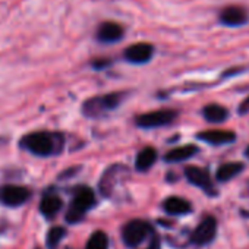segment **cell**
I'll return each mask as SVG.
<instances>
[{
    "label": "cell",
    "mask_w": 249,
    "mask_h": 249,
    "mask_svg": "<svg viewBox=\"0 0 249 249\" xmlns=\"http://www.w3.org/2000/svg\"><path fill=\"white\" fill-rule=\"evenodd\" d=\"M85 249H108V237L104 231L97 230L91 234Z\"/></svg>",
    "instance_id": "d6986e66"
},
{
    "label": "cell",
    "mask_w": 249,
    "mask_h": 249,
    "mask_svg": "<svg viewBox=\"0 0 249 249\" xmlns=\"http://www.w3.org/2000/svg\"><path fill=\"white\" fill-rule=\"evenodd\" d=\"M176 113L172 110H157V111H150L145 114H141L137 117V124L141 128H159L169 124L175 120Z\"/></svg>",
    "instance_id": "8992f818"
},
{
    "label": "cell",
    "mask_w": 249,
    "mask_h": 249,
    "mask_svg": "<svg viewBox=\"0 0 249 249\" xmlns=\"http://www.w3.org/2000/svg\"><path fill=\"white\" fill-rule=\"evenodd\" d=\"M65 137L59 132L38 131L27 134L21 138L19 147L37 157H50L62 153Z\"/></svg>",
    "instance_id": "6da1fadb"
},
{
    "label": "cell",
    "mask_w": 249,
    "mask_h": 249,
    "mask_svg": "<svg viewBox=\"0 0 249 249\" xmlns=\"http://www.w3.org/2000/svg\"><path fill=\"white\" fill-rule=\"evenodd\" d=\"M95 202V195H94V191L88 186H81L75 191V195H73V199L68 208V213H66V221L71 223V224H75V223H79L87 211L94 205Z\"/></svg>",
    "instance_id": "7a4b0ae2"
},
{
    "label": "cell",
    "mask_w": 249,
    "mask_h": 249,
    "mask_svg": "<svg viewBox=\"0 0 249 249\" xmlns=\"http://www.w3.org/2000/svg\"><path fill=\"white\" fill-rule=\"evenodd\" d=\"M157 160V151L151 147H147L144 150H141L137 156V161H135V167L140 172H145L148 170Z\"/></svg>",
    "instance_id": "2e32d148"
},
{
    "label": "cell",
    "mask_w": 249,
    "mask_h": 249,
    "mask_svg": "<svg viewBox=\"0 0 249 249\" xmlns=\"http://www.w3.org/2000/svg\"><path fill=\"white\" fill-rule=\"evenodd\" d=\"M31 196V192L25 186L19 185H3L0 186V202L5 207L17 208L24 205Z\"/></svg>",
    "instance_id": "5b68a950"
},
{
    "label": "cell",
    "mask_w": 249,
    "mask_h": 249,
    "mask_svg": "<svg viewBox=\"0 0 249 249\" xmlns=\"http://www.w3.org/2000/svg\"><path fill=\"white\" fill-rule=\"evenodd\" d=\"M154 53V47L148 43H137L124 52V57L131 63H147Z\"/></svg>",
    "instance_id": "ba28073f"
},
{
    "label": "cell",
    "mask_w": 249,
    "mask_h": 249,
    "mask_svg": "<svg viewBox=\"0 0 249 249\" xmlns=\"http://www.w3.org/2000/svg\"><path fill=\"white\" fill-rule=\"evenodd\" d=\"M164 210L166 213L172 214V215H182V214H188L191 213V204L179 196H170L164 201Z\"/></svg>",
    "instance_id": "5bb4252c"
},
{
    "label": "cell",
    "mask_w": 249,
    "mask_h": 249,
    "mask_svg": "<svg viewBox=\"0 0 249 249\" xmlns=\"http://www.w3.org/2000/svg\"><path fill=\"white\" fill-rule=\"evenodd\" d=\"M196 153H198V148L195 145H183V147H178L175 150H170L164 159L169 163H178V161H185V160L194 157Z\"/></svg>",
    "instance_id": "9a60e30c"
},
{
    "label": "cell",
    "mask_w": 249,
    "mask_h": 249,
    "mask_svg": "<svg viewBox=\"0 0 249 249\" xmlns=\"http://www.w3.org/2000/svg\"><path fill=\"white\" fill-rule=\"evenodd\" d=\"M63 207V201L56 194H46L40 201V213L47 218H54Z\"/></svg>",
    "instance_id": "30bf717a"
},
{
    "label": "cell",
    "mask_w": 249,
    "mask_h": 249,
    "mask_svg": "<svg viewBox=\"0 0 249 249\" xmlns=\"http://www.w3.org/2000/svg\"><path fill=\"white\" fill-rule=\"evenodd\" d=\"M242 170H243V164L242 163H226V164L218 167L215 176H217V180L227 182V180L233 179L234 176H237Z\"/></svg>",
    "instance_id": "ac0fdd59"
},
{
    "label": "cell",
    "mask_w": 249,
    "mask_h": 249,
    "mask_svg": "<svg viewBox=\"0 0 249 249\" xmlns=\"http://www.w3.org/2000/svg\"><path fill=\"white\" fill-rule=\"evenodd\" d=\"M204 117L208 120V122H213V123H220V122H224L227 117H229V111L226 107L220 106V104H208L204 111H202Z\"/></svg>",
    "instance_id": "e0dca14e"
},
{
    "label": "cell",
    "mask_w": 249,
    "mask_h": 249,
    "mask_svg": "<svg viewBox=\"0 0 249 249\" xmlns=\"http://www.w3.org/2000/svg\"><path fill=\"white\" fill-rule=\"evenodd\" d=\"M66 236V230L60 226H56V227H52L47 233V237H46V245H47V249H57L60 240Z\"/></svg>",
    "instance_id": "ffe728a7"
},
{
    "label": "cell",
    "mask_w": 249,
    "mask_h": 249,
    "mask_svg": "<svg viewBox=\"0 0 249 249\" xmlns=\"http://www.w3.org/2000/svg\"><path fill=\"white\" fill-rule=\"evenodd\" d=\"M122 97L123 95L120 92H113V94H107L103 97H95V98L87 100L82 106V113L88 117H97L108 110L116 108L119 106Z\"/></svg>",
    "instance_id": "277c9868"
},
{
    "label": "cell",
    "mask_w": 249,
    "mask_h": 249,
    "mask_svg": "<svg viewBox=\"0 0 249 249\" xmlns=\"http://www.w3.org/2000/svg\"><path fill=\"white\" fill-rule=\"evenodd\" d=\"M122 37H123V28L116 22H104L100 25L97 31V38L101 43H116Z\"/></svg>",
    "instance_id": "7c38bea8"
},
{
    "label": "cell",
    "mask_w": 249,
    "mask_h": 249,
    "mask_svg": "<svg viewBox=\"0 0 249 249\" xmlns=\"http://www.w3.org/2000/svg\"><path fill=\"white\" fill-rule=\"evenodd\" d=\"M239 111H240L242 114H245V113H248V111H249V98H246V100L240 104Z\"/></svg>",
    "instance_id": "7402d4cb"
},
{
    "label": "cell",
    "mask_w": 249,
    "mask_h": 249,
    "mask_svg": "<svg viewBox=\"0 0 249 249\" xmlns=\"http://www.w3.org/2000/svg\"><path fill=\"white\" fill-rule=\"evenodd\" d=\"M150 234H153V229L144 220H132L122 230V239L129 248L140 246Z\"/></svg>",
    "instance_id": "3957f363"
},
{
    "label": "cell",
    "mask_w": 249,
    "mask_h": 249,
    "mask_svg": "<svg viewBox=\"0 0 249 249\" xmlns=\"http://www.w3.org/2000/svg\"><path fill=\"white\" fill-rule=\"evenodd\" d=\"M147 249H161V245H160V237L154 233L151 236V240H150V245Z\"/></svg>",
    "instance_id": "44dd1931"
},
{
    "label": "cell",
    "mask_w": 249,
    "mask_h": 249,
    "mask_svg": "<svg viewBox=\"0 0 249 249\" xmlns=\"http://www.w3.org/2000/svg\"><path fill=\"white\" fill-rule=\"evenodd\" d=\"M246 156L249 157V147H248V150H246Z\"/></svg>",
    "instance_id": "603a6c76"
},
{
    "label": "cell",
    "mask_w": 249,
    "mask_h": 249,
    "mask_svg": "<svg viewBox=\"0 0 249 249\" xmlns=\"http://www.w3.org/2000/svg\"><path fill=\"white\" fill-rule=\"evenodd\" d=\"M220 21L227 27H240L248 21V15L246 11L239 6H229L220 14Z\"/></svg>",
    "instance_id": "8fae6325"
},
{
    "label": "cell",
    "mask_w": 249,
    "mask_h": 249,
    "mask_svg": "<svg viewBox=\"0 0 249 249\" xmlns=\"http://www.w3.org/2000/svg\"><path fill=\"white\" fill-rule=\"evenodd\" d=\"M199 140H202L207 144L211 145H224L230 144L234 141L236 135L231 131H221V129H214V131H205L198 135Z\"/></svg>",
    "instance_id": "4fadbf2b"
},
{
    "label": "cell",
    "mask_w": 249,
    "mask_h": 249,
    "mask_svg": "<svg viewBox=\"0 0 249 249\" xmlns=\"http://www.w3.org/2000/svg\"><path fill=\"white\" fill-rule=\"evenodd\" d=\"M185 176L192 185H195L207 192H213V182H211V178L207 170L195 167V166H189L185 169Z\"/></svg>",
    "instance_id": "9c48e42d"
},
{
    "label": "cell",
    "mask_w": 249,
    "mask_h": 249,
    "mask_svg": "<svg viewBox=\"0 0 249 249\" xmlns=\"http://www.w3.org/2000/svg\"><path fill=\"white\" fill-rule=\"evenodd\" d=\"M215 231H217L215 218L214 217H207L194 230V233L191 236V240L195 245H207L215 237Z\"/></svg>",
    "instance_id": "52a82bcc"
}]
</instances>
